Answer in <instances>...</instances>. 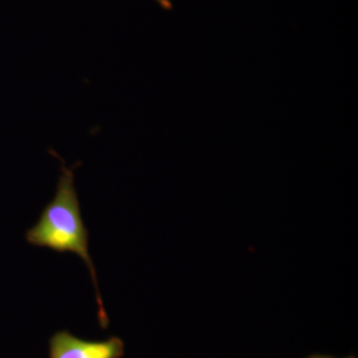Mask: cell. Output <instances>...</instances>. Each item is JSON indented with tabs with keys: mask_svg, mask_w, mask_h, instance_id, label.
I'll return each mask as SVG.
<instances>
[{
	"mask_svg": "<svg viewBox=\"0 0 358 358\" xmlns=\"http://www.w3.org/2000/svg\"><path fill=\"white\" fill-rule=\"evenodd\" d=\"M25 237L32 246L48 248L59 253L70 252L83 259L96 288L99 317L103 324H107L95 266L89 253L88 231L82 219L75 176L70 167H61L55 196L45 206L39 220L27 231Z\"/></svg>",
	"mask_w": 358,
	"mask_h": 358,
	"instance_id": "cell-1",
	"label": "cell"
},
{
	"mask_svg": "<svg viewBox=\"0 0 358 358\" xmlns=\"http://www.w3.org/2000/svg\"><path fill=\"white\" fill-rule=\"evenodd\" d=\"M122 355L124 343L117 338L88 341L60 331L50 341V358H121Z\"/></svg>",
	"mask_w": 358,
	"mask_h": 358,
	"instance_id": "cell-2",
	"label": "cell"
},
{
	"mask_svg": "<svg viewBox=\"0 0 358 358\" xmlns=\"http://www.w3.org/2000/svg\"><path fill=\"white\" fill-rule=\"evenodd\" d=\"M155 1H157L162 8L166 9V10H169V9L173 8V3H171V0H155Z\"/></svg>",
	"mask_w": 358,
	"mask_h": 358,
	"instance_id": "cell-3",
	"label": "cell"
},
{
	"mask_svg": "<svg viewBox=\"0 0 358 358\" xmlns=\"http://www.w3.org/2000/svg\"><path fill=\"white\" fill-rule=\"evenodd\" d=\"M307 358H336L334 357H331V355H310V357ZM343 358H357L355 355H350V357H346Z\"/></svg>",
	"mask_w": 358,
	"mask_h": 358,
	"instance_id": "cell-4",
	"label": "cell"
}]
</instances>
